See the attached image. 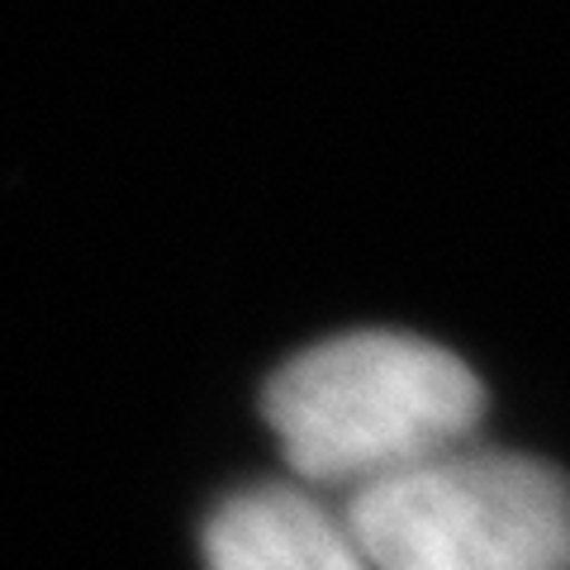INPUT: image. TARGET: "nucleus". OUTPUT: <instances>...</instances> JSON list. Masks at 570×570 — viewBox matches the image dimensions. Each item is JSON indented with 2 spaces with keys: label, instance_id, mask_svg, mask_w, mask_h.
<instances>
[{
  "label": "nucleus",
  "instance_id": "2",
  "mask_svg": "<svg viewBox=\"0 0 570 570\" xmlns=\"http://www.w3.org/2000/svg\"><path fill=\"white\" fill-rule=\"evenodd\" d=\"M371 570H570V480L538 456L452 448L347 494Z\"/></svg>",
  "mask_w": 570,
  "mask_h": 570
},
{
  "label": "nucleus",
  "instance_id": "3",
  "mask_svg": "<svg viewBox=\"0 0 570 570\" xmlns=\"http://www.w3.org/2000/svg\"><path fill=\"white\" fill-rule=\"evenodd\" d=\"M209 570H371L343 513L291 485L228 494L205 528Z\"/></svg>",
  "mask_w": 570,
  "mask_h": 570
},
{
  "label": "nucleus",
  "instance_id": "1",
  "mask_svg": "<svg viewBox=\"0 0 570 570\" xmlns=\"http://www.w3.org/2000/svg\"><path fill=\"white\" fill-rule=\"evenodd\" d=\"M485 390L456 352L414 333H343L266 385V423L291 466L318 485H371L466 448Z\"/></svg>",
  "mask_w": 570,
  "mask_h": 570
}]
</instances>
